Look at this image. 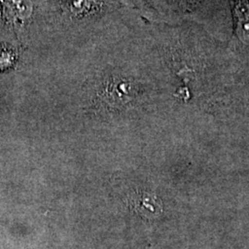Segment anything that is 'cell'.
Wrapping results in <instances>:
<instances>
[{
    "instance_id": "obj_1",
    "label": "cell",
    "mask_w": 249,
    "mask_h": 249,
    "mask_svg": "<svg viewBox=\"0 0 249 249\" xmlns=\"http://www.w3.org/2000/svg\"><path fill=\"white\" fill-rule=\"evenodd\" d=\"M4 14L9 19H22L26 18V2L25 0H4Z\"/></svg>"
}]
</instances>
